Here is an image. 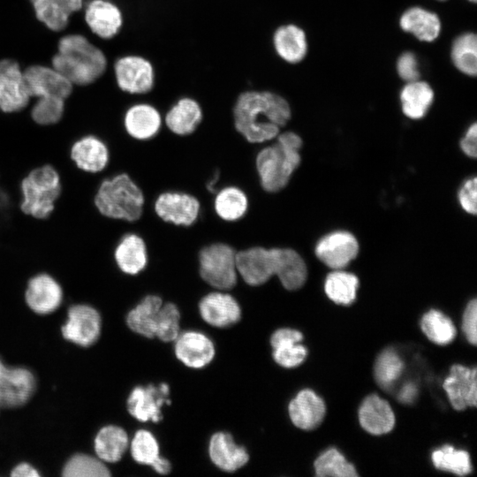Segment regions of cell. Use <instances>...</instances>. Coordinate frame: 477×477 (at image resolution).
Wrapping results in <instances>:
<instances>
[{
  "mask_svg": "<svg viewBox=\"0 0 477 477\" xmlns=\"http://www.w3.org/2000/svg\"><path fill=\"white\" fill-rule=\"evenodd\" d=\"M232 113L236 132L254 145L274 140L291 118L286 100L269 91L240 94Z\"/></svg>",
  "mask_w": 477,
  "mask_h": 477,
  "instance_id": "6da1fadb",
  "label": "cell"
},
{
  "mask_svg": "<svg viewBox=\"0 0 477 477\" xmlns=\"http://www.w3.org/2000/svg\"><path fill=\"white\" fill-rule=\"evenodd\" d=\"M276 140L256 151L254 167L261 188L269 193L282 191L299 167L301 138L293 132L278 133Z\"/></svg>",
  "mask_w": 477,
  "mask_h": 477,
  "instance_id": "7a4b0ae2",
  "label": "cell"
},
{
  "mask_svg": "<svg viewBox=\"0 0 477 477\" xmlns=\"http://www.w3.org/2000/svg\"><path fill=\"white\" fill-rule=\"evenodd\" d=\"M52 67L72 85L87 86L106 71L104 53L85 36L78 34L60 38L57 52L51 60Z\"/></svg>",
  "mask_w": 477,
  "mask_h": 477,
  "instance_id": "3957f363",
  "label": "cell"
},
{
  "mask_svg": "<svg viewBox=\"0 0 477 477\" xmlns=\"http://www.w3.org/2000/svg\"><path fill=\"white\" fill-rule=\"evenodd\" d=\"M94 202L104 217L134 223L143 215L146 198L127 173L118 172L100 182Z\"/></svg>",
  "mask_w": 477,
  "mask_h": 477,
  "instance_id": "277c9868",
  "label": "cell"
},
{
  "mask_svg": "<svg viewBox=\"0 0 477 477\" xmlns=\"http://www.w3.org/2000/svg\"><path fill=\"white\" fill-rule=\"evenodd\" d=\"M62 190L60 176L50 164L31 170L20 182L21 211L37 219L49 216Z\"/></svg>",
  "mask_w": 477,
  "mask_h": 477,
  "instance_id": "5b68a950",
  "label": "cell"
},
{
  "mask_svg": "<svg viewBox=\"0 0 477 477\" xmlns=\"http://www.w3.org/2000/svg\"><path fill=\"white\" fill-rule=\"evenodd\" d=\"M237 250L224 241L202 246L197 253L198 272L201 279L217 291L233 289L238 278Z\"/></svg>",
  "mask_w": 477,
  "mask_h": 477,
  "instance_id": "8992f818",
  "label": "cell"
},
{
  "mask_svg": "<svg viewBox=\"0 0 477 477\" xmlns=\"http://www.w3.org/2000/svg\"><path fill=\"white\" fill-rule=\"evenodd\" d=\"M238 276L250 286H260L276 276L278 269V247L254 245L236 253Z\"/></svg>",
  "mask_w": 477,
  "mask_h": 477,
  "instance_id": "52a82bcc",
  "label": "cell"
},
{
  "mask_svg": "<svg viewBox=\"0 0 477 477\" xmlns=\"http://www.w3.org/2000/svg\"><path fill=\"white\" fill-rule=\"evenodd\" d=\"M201 205L200 200L190 193L166 190L157 194L152 208L155 216L166 223L190 227L198 221Z\"/></svg>",
  "mask_w": 477,
  "mask_h": 477,
  "instance_id": "ba28073f",
  "label": "cell"
},
{
  "mask_svg": "<svg viewBox=\"0 0 477 477\" xmlns=\"http://www.w3.org/2000/svg\"><path fill=\"white\" fill-rule=\"evenodd\" d=\"M31 97L25 87L23 72L13 59L0 60V111L5 114L26 110Z\"/></svg>",
  "mask_w": 477,
  "mask_h": 477,
  "instance_id": "9c48e42d",
  "label": "cell"
},
{
  "mask_svg": "<svg viewBox=\"0 0 477 477\" xmlns=\"http://www.w3.org/2000/svg\"><path fill=\"white\" fill-rule=\"evenodd\" d=\"M64 294L60 282L51 274L42 271L28 278L24 298L26 305L34 313L47 314L59 307Z\"/></svg>",
  "mask_w": 477,
  "mask_h": 477,
  "instance_id": "30bf717a",
  "label": "cell"
},
{
  "mask_svg": "<svg viewBox=\"0 0 477 477\" xmlns=\"http://www.w3.org/2000/svg\"><path fill=\"white\" fill-rule=\"evenodd\" d=\"M23 77L31 98L57 96L67 100L73 90V85L53 67L31 65L23 72Z\"/></svg>",
  "mask_w": 477,
  "mask_h": 477,
  "instance_id": "8fae6325",
  "label": "cell"
},
{
  "mask_svg": "<svg viewBox=\"0 0 477 477\" xmlns=\"http://www.w3.org/2000/svg\"><path fill=\"white\" fill-rule=\"evenodd\" d=\"M101 332L98 311L87 304H75L68 309V320L62 327L64 337L80 346L95 343Z\"/></svg>",
  "mask_w": 477,
  "mask_h": 477,
  "instance_id": "7c38bea8",
  "label": "cell"
},
{
  "mask_svg": "<svg viewBox=\"0 0 477 477\" xmlns=\"http://www.w3.org/2000/svg\"><path fill=\"white\" fill-rule=\"evenodd\" d=\"M35 385L31 371L24 367H8L0 360V406L23 405L32 397Z\"/></svg>",
  "mask_w": 477,
  "mask_h": 477,
  "instance_id": "4fadbf2b",
  "label": "cell"
},
{
  "mask_svg": "<svg viewBox=\"0 0 477 477\" xmlns=\"http://www.w3.org/2000/svg\"><path fill=\"white\" fill-rule=\"evenodd\" d=\"M119 88L130 94H146L154 84L152 64L138 56H126L119 58L114 66Z\"/></svg>",
  "mask_w": 477,
  "mask_h": 477,
  "instance_id": "5bb4252c",
  "label": "cell"
},
{
  "mask_svg": "<svg viewBox=\"0 0 477 477\" xmlns=\"http://www.w3.org/2000/svg\"><path fill=\"white\" fill-rule=\"evenodd\" d=\"M168 395L169 386L166 383L137 386L128 398V412L138 420L158 422L162 420L161 409L163 404L170 403Z\"/></svg>",
  "mask_w": 477,
  "mask_h": 477,
  "instance_id": "9a60e30c",
  "label": "cell"
},
{
  "mask_svg": "<svg viewBox=\"0 0 477 477\" xmlns=\"http://www.w3.org/2000/svg\"><path fill=\"white\" fill-rule=\"evenodd\" d=\"M113 259L118 270L125 276L143 272L149 260L145 238L136 232L125 233L114 247Z\"/></svg>",
  "mask_w": 477,
  "mask_h": 477,
  "instance_id": "2e32d148",
  "label": "cell"
},
{
  "mask_svg": "<svg viewBox=\"0 0 477 477\" xmlns=\"http://www.w3.org/2000/svg\"><path fill=\"white\" fill-rule=\"evenodd\" d=\"M201 318L211 326L227 328L237 323L241 309L237 299L223 291L206 294L199 303Z\"/></svg>",
  "mask_w": 477,
  "mask_h": 477,
  "instance_id": "e0dca14e",
  "label": "cell"
},
{
  "mask_svg": "<svg viewBox=\"0 0 477 477\" xmlns=\"http://www.w3.org/2000/svg\"><path fill=\"white\" fill-rule=\"evenodd\" d=\"M359 244L347 231H335L323 237L315 247L316 256L328 267L338 269L356 257Z\"/></svg>",
  "mask_w": 477,
  "mask_h": 477,
  "instance_id": "ac0fdd59",
  "label": "cell"
},
{
  "mask_svg": "<svg viewBox=\"0 0 477 477\" xmlns=\"http://www.w3.org/2000/svg\"><path fill=\"white\" fill-rule=\"evenodd\" d=\"M70 157L76 167L87 173L102 172L110 161L107 144L98 136L83 135L70 148Z\"/></svg>",
  "mask_w": 477,
  "mask_h": 477,
  "instance_id": "d6986e66",
  "label": "cell"
},
{
  "mask_svg": "<svg viewBox=\"0 0 477 477\" xmlns=\"http://www.w3.org/2000/svg\"><path fill=\"white\" fill-rule=\"evenodd\" d=\"M476 368L471 369L461 365L450 367V375L444 380L443 387L454 409L464 410L467 406L476 405Z\"/></svg>",
  "mask_w": 477,
  "mask_h": 477,
  "instance_id": "ffe728a7",
  "label": "cell"
},
{
  "mask_svg": "<svg viewBox=\"0 0 477 477\" xmlns=\"http://www.w3.org/2000/svg\"><path fill=\"white\" fill-rule=\"evenodd\" d=\"M175 341V354L186 366L201 368L213 360L215 346L205 334L198 331L179 333Z\"/></svg>",
  "mask_w": 477,
  "mask_h": 477,
  "instance_id": "44dd1931",
  "label": "cell"
},
{
  "mask_svg": "<svg viewBox=\"0 0 477 477\" xmlns=\"http://www.w3.org/2000/svg\"><path fill=\"white\" fill-rule=\"evenodd\" d=\"M122 124L130 138L147 141L157 136L162 126V117L152 105L137 103L125 110Z\"/></svg>",
  "mask_w": 477,
  "mask_h": 477,
  "instance_id": "7402d4cb",
  "label": "cell"
},
{
  "mask_svg": "<svg viewBox=\"0 0 477 477\" xmlns=\"http://www.w3.org/2000/svg\"><path fill=\"white\" fill-rule=\"evenodd\" d=\"M208 453L213 464L225 472L237 471L249 459L246 450L238 445L232 436L225 432H217L211 436Z\"/></svg>",
  "mask_w": 477,
  "mask_h": 477,
  "instance_id": "603a6c76",
  "label": "cell"
},
{
  "mask_svg": "<svg viewBox=\"0 0 477 477\" xmlns=\"http://www.w3.org/2000/svg\"><path fill=\"white\" fill-rule=\"evenodd\" d=\"M85 20L90 30L102 39L115 36L123 23L118 7L106 0L91 1L85 11Z\"/></svg>",
  "mask_w": 477,
  "mask_h": 477,
  "instance_id": "cb8c5ba5",
  "label": "cell"
},
{
  "mask_svg": "<svg viewBox=\"0 0 477 477\" xmlns=\"http://www.w3.org/2000/svg\"><path fill=\"white\" fill-rule=\"evenodd\" d=\"M289 415L296 427L305 430L314 429L323 420L325 405L313 390L306 389L290 402Z\"/></svg>",
  "mask_w": 477,
  "mask_h": 477,
  "instance_id": "d4e9b609",
  "label": "cell"
},
{
  "mask_svg": "<svg viewBox=\"0 0 477 477\" xmlns=\"http://www.w3.org/2000/svg\"><path fill=\"white\" fill-rule=\"evenodd\" d=\"M359 420L361 427L373 435L390 432L395 423L394 413L388 402L375 394L363 400Z\"/></svg>",
  "mask_w": 477,
  "mask_h": 477,
  "instance_id": "484cf974",
  "label": "cell"
},
{
  "mask_svg": "<svg viewBox=\"0 0 477 477\" xmlns=\"http://www.w3.org/2000/svg\"><path fill=\"white\" fill-rule=\"evenodd\" d=\"M202 110L193 99L178 100L166 113L164 121L168 130L176 136L192 135L202 121Z\"/></svg>",
  "mask_w": 477,
  "mask_h": 477,
  "instance_id": "4316f807",
  "label": "cell"
},
{
  "mask_svg": "<svg viewBox=\"0 0 477 477\" xmlns=\"http://www.w3.org/2000/svg\"><path fill=\"white\" fill-rule=\"evenodd\" d=\"M38 20L49 30L60 32L72 13L81 9L83 0H30Z\"/></svg>",
  "mask_w": 477,
  "mask_h": 477,
  "instance_id": "83f0119b",
  "label": "cell"
},
{
  "mask_svg": "<svg viewBox=\"0 0 477 477\" xmlns=\"http://www.w3.org/2000/svg\"><path fill=\"white\" fill-rule=\"evenodd\" d=\"M212 206L214 213L220 220L233 223L246 216L249 199L240 186L227 185L221 187L214 195Z\"/></svg>",
  "mask_w": 477,
  "mask_h": 477,
  "instance_id": "f1b7e54d",
  "label": "cell"
},
{
  "mask_svg": "<svg viewBox=\"0 0 477 477\" xmlns=\"http://www.w3.org/2000/svg\"><path fill=\"white\" fill-rule=\"evenodd\" d=\"M163 300L158 295L148 294L127 314L129 328L137 334L152 338L155 337L158 313Z\"/></svg>",
  "mask_w": 477,
  "mask_h": 477,
  "instance_id": "f546056e",
  "label": "cell"
},
{
  "mask_svg": "<svg viewBox=\"0 0 477 477\" xmlns=\"http://www.w3.org/2000/svg\"><path fill=\"white\" fill-rule=\"evenodd\" d=\"M276 276L286 290L299 289L307 276V269L303 258L292 248L278 247V269Z\"/></svg>",
  "mask_w": 477,
  "mask_h": 477,
  "instance_id": "4dcf8cb0",
  "label": "cell"
},
{
  "mask_svg": "<svg viewBox=\"0 0 477 477\" xmlns=\"http://www.w3.org/2000/svg\"><path fill=\"white\" fill-rule=\"evenodd\" d=\"M273 41L277 54L289 63H298L307 54L305 33L294 25L280 26L275 32Z\"/></svg>",
  "mask_w": 477,
  "mask_h": 477,
  "instance_id": "1f68e13d",
  "label": "cell"
},
{
  "mask_svg": "<svg viewBox=\"0 0 477 477\" xmlns=\"http://www.w3.org/2000/svg\"><path fill=\"white\" fill-rule=\"evenodd\" d=\"M126 432L117 426H106L100 429L95 439V450L98 458L114 463L121 459L128 447Z\"/></svg>",
  "mask_w": 477,
  "mask_h": 477,
  "instance_id": "d6a6232c",
  "label": "cell"
},
{
  "mask_svg": "<svg viewBox=\"0 0 477 477\" xmlns=\"http://www.w3.org/2000/svg\"><path fill=\"white\" fill-rule=\"evenodd\" d=\"M401 27L413 34L419 40L432 42L439 34L441 23L438 17L419 7L407 10L400 19Z\"/></svg>",
  "mask_w": 477,
  "mask_h": 477,
  "instance_id": "836d02e7",
  "label": "cell"
},
{
  "mask_svg": "<svg viewBox=\"0 0 477 477\" xmlns=\"http://www.w3.org/2000/svg\"><path fill=\"white\" fill-rule=\"evenodd\" d=\"M434 99L430 86L422 81H411L401 91L400 100L403 112L413 119L422 117Z\"/></svg>",
  "mask_w": 477,
  "mask_h": 477,
  "instance_id": "e575fe53",
  "label": "cell"
},
{
  "mask_svg": "<svg viewBox=\"0 0 477 477\" xmlns=\"http://www.w3.org/2000/svg\"><path fill=\"white\" fill-rule=\"evenodd\" d=\"M358 277L344 271L329 274L324 284L327 296L337 304L349 305L356 298Z\"/></svg>",
  "mask_w": 477,
  "mask_h": 477,
  "instance_id": "d590c367",
  "label": "cell"
},
{
  "mask_svg": "<svg viewBox=\"0 0 477 477\" xmlns=\"http://www.w3.org/2000/svg\"><path fill=\"white\" fill-rule=\"evenodd\" d=\"M66 100L57 96H41L29 108L31 119L41 126L59 123L65 111Z\"/></svg>",
  "mask_w": 477,
  "mask_h": 477,
  "instance_id": "8d00e7d4",
  "label": "cell"
},
{
  "mask_svg": "<svg viewBox=\"0 0 477 477\" xmlns=\"http://www.w3.org/2000/svg\"><path fill=\"white\" fill-rule=\"evenodd\" d=\"M420 326L429 340L437 344H447L456 336L452 322L437 310L426 313L421 318Z\"/></svg>",
  "mask_w": 477,
  "mask_h": 477,
  "instance_id": "74e56055",
  "label": "cell"
},
{
  "mask_svg": "<svg viewBox=\"0 0 477 477\" xmlns=\"http://www.w3.org/2000/svg\"><path fill=\"white\" fill-rule=\"evenodd\" d=\"M432 461L437 469L458 475H466L472 471L469 454L465 450H456L450 445H444L434 450Z\"/></svg>",
  "mask_w": 477,
  "mask_h": 477,
  "instance_id": "f35d334b",
  "label": "cell"
},
{
  "mask_svg": "<svg viewBox=\"0 0 477 477\" xmlns=\"http://www.w3.org/2000/svg\"><path fill=\"white\" fill-rule=\"evenodd\" d=\"M451 57L462 72L474 76L477 72V39L474 34H465L453 43Z\"/></svg>",
  "mask_w": 477,
  "mask_h": 477,
  "instance_id": "ab89813d",
  "label": "cell"
},
{
  "mask_svg": "<svg viewBox=\"0 0 477 477\" xmlns=\"http://www.w3.org/2000/svg\"><path fill=\"white\" fill-rule=\"evenodd\" d=\"M317 476L355 477L354 466L336 449H329L322 453L314 462Z\"/></svg>",
  "mask_w": 477,
  "mask_h": 477,
  "instance_id": "60d3db41",
  "label": "cell"
},
{
  "mask_svg": "<svg viewBox=\"0 0 477 477\" xmlns=\"http://www.w3.org/2000/svg\"><path fill=\"white\" fill-rule=\"evenodd\" d=\"M63 475L65 477H108L110 473L99 458L76 454L65 463Z\"/></svg>",
  "mask_w": 477,
  "mask_h": 477,
  "instance_id": "b9f144b4",
  "label": "cell"
},
{
  "mask_svg": "<svg viewBox=\"0 0 477 477\" xmlns=\"http://www.w3.org/2000/svg\"><path fill=\"white\" fill-rule=\"evenodd\" d=\"M131 453L137 463L152 466L160 458L158 442L151 432L138 430L131 442Z\"/></svg>",
  "mask_w": 477,
  "mask_h": 477,
  "instance_id": "7bdbcfd3",
  "label": "cell"
},
{
  "mask_svg": "<svg viewBox=\"0 0 477 477\" xmlns=\"http://www.w3.org/2000/svg\"><path fill=\"white\" fill-rule=\"evenodd\" d=\"M404 363L393 350L383 351L377 358L375 373L377 382L383 388L391 386L403 372Z\"/></svg>",
  "mask_w": 477,
  "mask_h": 477,
  "instance_id": "ee69618b",
  "label": "cell"
},
{
  "mask_svg": "<svg viewBox=\"0 0 477 477\" xmlns=\"http://www.w3.org/2000/svg\"><path fill=\"white\" fill-rule=\"evenodd\" d=\"M180 313L171 303L163 304L157 316L155 337L163 342L174 341L179 335Z\"/></svg>",
  "mask_w": 477,
  "mask_h": 477,
  "instance_id": "f6af8a7d",
  "label": "cell"
},
{
  "mask_svg": "<svg viewBox=\"0 0 477 477\" xmlns=\"http://www.w3.org/2000/svg\"><path fill=\"white\" fill-rule=\"evenodd\" d=\"M273 349L275 361L284 367H297L307 356V349L299 343H286Z\"/></svg>",
  "mask_w": 477,
  "mask_h": 477,
  "instance_id": "bcb514c9",
  "label": "cell"
},
{
  "mask_svg": "<svg viewBox=\"0 0 477 477\" xmlns=\"http://www.w3.org/2000/svg\"><path fill=\"white\" fill-rule=\"evenodd\" d=\"M477 301L476 299L471 300L464 312L462 329L472 344L477 343Z\"/></svg>",
  "mask_w": 477,
  "mask_h": 477,
  "instance_id": "7dc6e473",
  "label": "cell"
},
{
  "mask_svg": "<svg viewBox=\"0 0 477 477\" xmlns=\"http://www.w3.org/2000/svg\"><path fill=\"white\" fill-rule=\"evenodd\" d=\"M476 178L468 179L458 193V200L462 208L470 214L476 215Z\"/></svg>",
  "mask_w": 477,
  "mask_h": 477,
  "instance_id": "c3c4849f",
  "label": "cell"
},
{
  "mask_svg": "<svg viewBox=\"0 0 477 477\" xmlns=\"http://www.w3.org/2000/svg\"><path fill=\"white\" fill-rule=\"evenodd\" d=\"M399 76L406 81H414L419 77L417 59L412 52L403 53L398 60Z\"/></svg>",
  "mask_w": 477,
  "mask_h": 477,
  "instance_id": "681fc988",
  "label": "cell"
},
{
  "mask_svg": "<svg viewBox=\"0 0 477 477\" xmlns=\"http://www.w3.org/2000/svg\"><path fill=\"white\" fill-rule=\"evenodd\" d=\"M302 334L292 329L284 328L276 330L270 338V344L272 348L286 344V343H300L302 340Z\"/></svg>",
  "mask_w": 477,
  "mask_h": 477,
  "instance_id": "f907efd6",
  "label": "cell"
},
{
  "mask_svg": "<svg viewBox=\"0 0 477 477\" xmlns=\"http://www.w3.org/2000/svg\"><path fill=\"white\" fill-rule=\"evenodd\" d=\"M477 125L473 124L467 130L465 137L462 139L460 147L463 152L473 158L476 157L477 150Z\"/></svg>",
  "mask_w": 477,
  "mask_h": 477,
  "instance_id": "816d5d0a",
  "label": "cell"
},
{
  "mask_svg": "<svg viewBox=\"0 0 477 477\" xmlns=\"http://www.w3.org/2000/svg\"><path fill=\"white\" fill-rule=\"evenodd\" d=\"M11 475L13 477H38L40 474L29 464L21 463L12 469Z\"/></svg>",
  "mask_w": 477,
  "mask_h": 477,
  "instance_id": "f5cc1de1",
  "label": "cell"
},
{
  "mask_svg": "<svg viewBox=\"0 0 477 477\" xmlns=\"http://www.w3.org/2000/svg\"><path fill=\"white\" fill-rule=\"evenodd\" d=\"M417 394V388L413 383L408 382L401 389L398 398L405 403L412 402Z\"/></svg>",
  "mask_w": 477,
  "mask_h": 477,
  "instance_id": "db71d44e",
  "label": "cell"
},
{
  "mask_svg": "<svg viewBox=\"0 0 477 477\" xmlns=\"http://www.w3.org/2000/svg\"><path fill=\"white\" fill-rule=\"evenodd\" d=\"M151 467H153V469L160 474H167L170 472L171 469L170 461L161 457L154 463Z\"/></svg>",
  "mask_w": 477,
  "mask_h": 477,
  "instance_id": "11a10c76",
  "label": "cell"
},
{
  "mask_svg": "<svg viewBox=\"0 0 477 477\" xmlns=\"http://www.w3.org/2000/svg\"><path fill=\"white\" fill-rule=\"evenodd\" d=\"M470 1H473V2H474V3L476 2V0H470Z\"/></svg>",
  "mask_w": 477,
  "mask_h": 477,
  "instance_id": "9f6ffc18",
  "label": "cell"
}]
</instances>
